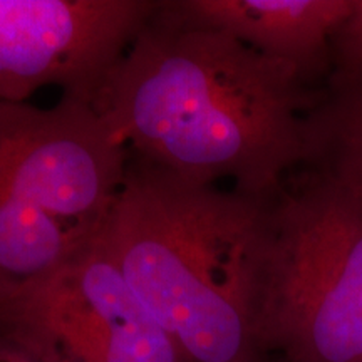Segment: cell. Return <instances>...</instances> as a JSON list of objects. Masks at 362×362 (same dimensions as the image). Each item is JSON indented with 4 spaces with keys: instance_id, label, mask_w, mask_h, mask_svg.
Masks as SVG:
<instances>
[{
    "instance_id": "1",
    "label": "cell",
    "mask_w": 362,
    "mask_h": 362,
    "mask_svg": "<svg viewBox=\"0 0 362 362\" xmlns=\"http://www.w3.org/2000/svg\"><path fill=\"white\" fill-rule=\"evenodd\" d=\"M324 88L158 2L93 107L131 155L194 183L230 180L270 197L302 166L305 121Z\"/></svg>"
},
{
    "instance_id": "2",
    "label": "cell",
    "mask_w": 362,
    "mask_h": 362,
    "mask_svg": "<svg viewBox=\"0 0 362 362\" xmlns=\"http://www.w3.org/2000/svg\"><path fill=\"white\" fill-rule=\"evenodd\" d=\"M272 197L194 183L129 153L103 242L185 362H275L260 337Z\"/></svg>"
},
{
    "instance_id": "3",
    "label": "cell",
    "mask_w": 362,
    "mask_h": 362,
    "mask_svg": "<svg viewBox=\"0 0 362 362\" xmlns=\"http://www.w3.org/2000/svg\"><path fill=\"white\" fill-rule=\"evenodd\" d=\"M129 165L93 104L0 101V307L51 282L106 228Z\"/></svg>"
},
{
    "instance_id": "4",
    "label": "cell",
    "mask_w": 362,
    "mask_h": 362,
    "mask_svg": "<svg viewBox=\"0 0 362 362\" xmlns=\"http://www.w3.org/2000/svg\"><path fill=\"white\" fill-rule=\"evenodd\" d=\"M260 337L282 362H362V203L320 171L272 197Z\"/></svg>"
},
{
    "instance_id": "5",
    "label": "cell",
    "mask_w": 362,
    "mask_h": 362,
    "mask_svg": "<svg viewBox=\"0 0 362 362\" xmlns=\"http://www.w3.org/2000/svg\"><path fill=\"white\" fill-rule=\"evenodd\" d=\"M0 334L45 362H185L103 242L0 307Z\"/></svg>"
},
{
    "instance_id": "6",
    "label": "cell",
    "mask_w": 362,
    "mask_h": 362,
    "mask_svg": "<svg viewBox=\"0 0 362 362\" xmlns=\"http://www.w3.org/2000/svg\"><path fill=\"white\" fill-rule=\"evenodd\" d=\"M158 0H0V101L56 86L93 104Z\"/></svg>"
},
{
    "instance_id": "7",
    "label": "cell",
    "mask_w": 362,
    "mask_h": 362,
    "mask_svg": "<svg viewBox=\"0 0 362 362\" xmlns=\"http://www.w3.org/2000/svg\"><path fill=\"white\" fill-rule=\"evenodd\" d=\"M161 8L188 25L223 33L257 52L285 62L307 83L324 88L330 35L352 0H163Z\"/></svg>"
},
{
    "instance_id": "8",
    "label": "cell",
    "mask_w": 362,
    "mask_h": 362,
    "mask_svg": "<svg viewBox=\"0 0 362 362\" xmlns=\"http://www.w3.org/2000/svg\"><path fill=\"white\" fill-rule=\"evenodd\" d=\"M300 168L327 175L362 203V79L325 83L307 116Z\"/></svg>"
},
{
    "instance_id": "9",
    "label": "cell",
    "mask_w": 362,
    "mask_h": 362,
    "mask_svg": "<svg viewBox=\"0 0 362 362\" xmlns=\"http://www.w3.org/2000/svg\"><path fill=\"white\" fill-rule=\"evenodd\" d=\"M330 67L327 81L362 79V0H352L349 13L330 35Z\"/></svg>"
},
{
    "instance_id": "10",
    "label": "cell",
    "mask_w": 362,
    "mask_h": 362,
    "mask_svg": "<svg viewBox=\"0 0 362 362\" xmlns=\"http://www.w3.org/2000/svg\"><path fill=\"white\" fill-rule=\"evenodd\" d=\"M0 362H45L12 339L0 334Z\"/></svg>"
}]
</instances>
